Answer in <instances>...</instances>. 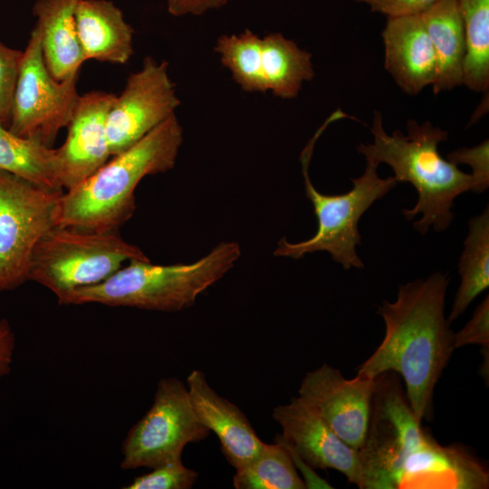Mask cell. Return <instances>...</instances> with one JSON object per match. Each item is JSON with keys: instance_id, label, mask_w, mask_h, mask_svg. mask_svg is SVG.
<instances>
[{"instance_id": "cell-1", "label": "cell", "mask_w": 489, "mask_h": 489, "mask_svg": "<svg viewBox=\"0 0 489 489\" xmlns=\"http://www.w3.org/2000/svg\"><path fill=\"white\" fill-rule=\"evenodd\" d=\"M358 454L362 489H481L489 483L484 465L468 450L443 446L427 433L391 371L376 378Z\"/></svg>"}, {"instance_id": "cell-2", "label": "cell", "mask_w": 489, "mask_h": 489, "mask_svg": "<svg viewBox=\"0 0 489 489\" xmlns=\"http://www.w3.org/2000/svg\"><path fill=\"white\" fill-rule=\"evenodd\" d=\"M448 273L401 284L394 302L383 301L377 312L385 335L359 367V375L376 379L384 372L402 377L406 396L417 421L430 419L436 385L455 350L445 316Z\"/></svg>"}, {"instance_id": "cell-3", "label": "cell", "mask_w": 489, "mask_h": 489, "mask_svg": "<svg viewBox=\"0 0 489 489\" xmlns=\"http://www.w3.org/2000/svg\"><path fill=\"white\" fill-rule=\"evenodd\" d=\"M182 139V128L174 114L84 181L63 191L56 226L119 231L136 210L139 183L146 176L172 169Z\"/></svg>"}, {"instance_id": "cell-4", "label": "cell", "mask_w": 489, "mask_h": 489, "mask_svg": "<svg viewBox=\"0 0 489 489\" xmlns=\"http://www.w3.org/2000/svg\"><path fill=\"white\" fill-rule=\"evenodd\" d=\"M407 134L398 129L388 134L381 114L375 111L370 129L374 141L360 143L357 151L378 164L388 165L397 182H408L416 188L417 204L402 213L408 220L422 215L413 222L417 231L422 235L430 227L445 231L453 219L455 199L472 189V176L440 155L438 145L447 139L446 130L427 120L419 125L414 120L407 122Z\"/></svg>"}, {"instance_id": "cell-5", "label": "cell", "mask_w": 489, "mask_h": 489, "mask_svg": "<svg viewBox=\"0 0 489 489\" xmlns=\"http://www.w3.org/2000/svg\"><path fill=\"white\" fill-rule=\"evenodd\" d=\"M240 255L236 242H223L187 264L158 265L131 260L103 282L72 291L61 305L98 303L147 311H182L221 279Z\"/></svg>"}, {"instance_id": "cell-6", "label": "cell", "mask_w": 489, "mask_h": 489, "mask_svg": "<svg viewBox=\"0 0 489 489\" xmlns=\"http://www.w3.org/2000/svg\"><path fill=\"white\" fill-rule=\"evenodd\" d=\"M337 120L338 115L334 112L326 119L300 158L306 197L313 206L318 221L317 231L311 238L299 243H290L283 237L273 254L300 259L306 254L327 252L345 270L351 267L361 269L364 264L356 250L357 245L361 244L359 220L375 201L388 194L398 182L394 177H380L378 174L379 164L370 158H365V170L359 177L351 178L352 187L350 191L340 195H325L314 187L308 173L314 144L327 126Z\"/></svg>"}, {"instance_id": "cell-7", "label": "cell", "mask_w": 489, "mask_h": 489, "mask_svg": "<svg viewBox=\"0 0 489 489\" xmlns=\"http://www.w3.org/2000/svg\"><path fill=\"white\" fill-rule=\"evenodd\" d=\"M131 260L149 261L119 231L54 226L35 245L28 279L50 290L61 304L72 291L103 282Z\"/></svg>"}, {"instance_id": "cell-8", "label": "cell", "mask_w": 489, "mask_h": 489, "mask_svg": "<svg viewBox=\"0 0 489 489\" xmlns=\"http://www.w3.org/2000/svg\"><path fill=\"white\" fill-rule=\"evenodd\" d=\"M62 192L0 169V293L29 281L34 249L56 226Z\"/></svg>"}, {"instance_id": "cell-9", "label": "cell", "mask_w": 489, "mask_h": 489, "mask_svg": "<svg viewBox=\"0 0 489 489\" xmlns=\"http://www.w3.org/2000/svg\"><path fill=\"white\" fill-rule=\"evenodd\" d=\"M209 434L195 413L187 385L177 378H163L150 408L122 443L120 467L151 469L182 459L187 444L202 441Z\"/></svg>"}, {"instance_id": "cell-10", "label": "cell", "mask_w": 489, "mask_h": 489, "mask_svg": "<svg viewBox=\"0 0 489 489\" xmlns=\"http://www.w3.org/2000/svg\"><path fill=\"white\" fill-rule=\"evenodd\" d=\"M78 75L57 81L50 74L39 33L34 27L23 52L7 129L18 137L53 148L80 99Z\"/></svg>"}, {"instance_id": "cell-11", "label": "cell", "mask_w": 489, "mask_h": 489, "mask_svg": "<svg viewBox=\"0 0 489 489\" xmlns=\"http://www.w3.org/2000/svg\"><path fill=\"white\" fill-rule=\"evenodd\" d=\"M166 61L147 56L139 71L129 75L107 117L111 157L133 146L170 116L180 104Z\"/></svg>"}, {"instance_id": "cell-12", "label": "cell", "mask_w": 489, "mask_h": 489, "mask_svg": "<svg viewBox=\"0 0 489 489\" xmlns=\"http://www.w3.org/2000/svg\"><path fill=\"white\" fill-rule=\"evenodd\" d=\"M376 379L357 374L346 379L323 363L303 377L299 398L346 444L357 451L368 429Z\"/></svg>"}, {"instance_id": "cell-13", "label": "cell", "mask_w": 489, "mask_h": 489, "mask_svg": "<svg viewBox=\"0 0 489 489\" xmlns=\"http://www.w3.org/2000/svg\"><path fill=\"white\" fill-rule=\"evenodd\" d=\"M273 418L281 426L279 442L292 457L312 469H334L361 488L358 451L346 444L299 397L273 408Z\"/></svg>"}, {"instance_id": "cell-14", "label": "cell", "mask_w": 489, "mask_h": 489, "mask_svg": "<svg viewBox=\"0 0 489 489\" xmlns=\"http://www.w3.org/2000/svg\"><path fill=\"white\" fill-rule=\"evenodd\" d=\"M115 99V94L103 91L80 96L66 127V139L56 149L58 180L63 191L84 181L111 157L106 125Z\"/></svg>"}, {"instance_id": "cell-15", "label": "cell", "mask_w": 489, "mask_h": 489, "mask_svg": "<svg viewBox=\"0 0 489 489\" xmlns=\"http://www.w3.org/2000/svg\"><path fill=\"white\" fill-rule=\"evenodd\" d=\"M186 385L197 418L216 435L228 463L237 470L254 460L264 442L244 412L218 395L201 370L193 369L187 377Z\"/></svg>"}, {"instance_id": "cell-16", "label": "cell", "mask_w": 489, "mask_h": 489, "mask_svg": "<svg viewBox=\"0 0 489 489\" xmlns=\"http://www.w3.org/2000/svg\"><path fill=\"white\" fill-rule=\"evenodd\" d=\"M381 35L384 67L397 85L408 95L432 86L436 62L421 14L388 17Z\"/></svg>"}, {"instance_id": "cell-17", "label": "cell", "mask_w": 489, "mask_h": 489, "mask_svg": "<svg viewBox=\"0 0 489 489\" xmlns=\"http://www.w3.org/2000/svg\"><path fill=\"white\" fill-rule=\"evenodd\" d=\"M74 16L85 61L115 64L129 61L134 30L112 1L80 0Z\"/></svg>"}, {"instance_id": "cell-18", "label": "cell", "mask_w": 489, "mask_h": 489, "mask_svg": "<svg viewBox=\"0 0 489 489\" xmlns=\"http://www.w3.org/2000/svg\"><path fill=\"white\" fill-rule=\"evenodd\" d=\"M79 1L36 0L32 8L44 63L57 81L79 74L81 66L86 62L74 16Z\"/></svg>"}, {"instance_id": "cell-19", "label": "cell", "mask_w": 489, "mask_h": 489, "mask_svg": "<svg viewBox=\"0 0 489 489\" xmlns=\"http://www.w3.org/2000/svg\"><path fill=\"white\" fill-rule=\"evenodd\" d=\"M436 62L434 94L463 84L465 38L457 0H439L420 14Z\"/></svg>"}, {"instance_id": "cell-20", "label": "cell", "mask_w": 489, "mask_h": 489, "mask_svg": "<svg viewBox=\"0 0 489 489\" xmlns=\"http://www.w3.org/2000/svg\"><path fill=\"white\" fill-rule=\"evenodd\" d=\"M260 69L266 91L282 99L296 98L314 76L312 54L279 33L262 38Z\"/></svg>"}, {"instance_id": "cell-21", "label": "cell", "mask_w": 489, "mask_h": 489, "mask_svg": "<svg viewBox=\"0 0 489 489\" xmlns=\"http://www.w3.org/2000/svg\"><path fill=\"white\" fill-rule=\"evenodd\" d=\"M469 231L459 259V288L447 318L458 319L473 301L489 287V209L488 206L468 223Z\"/></svg>"}, {"instance_id": "cell-22", "label": "cell", "mask_w": 489, "mask_h": 489, "mask_svg": "<svg viewBox=\"0 0 489 489\" xmlns=\"http://www.w3.org/2000/svg\"><path fill=\"white\" fill-rule=\"evenodd\" d=\"M56 149L18 137L0 123V169L42 187L63 191L58 174Z\"/></svg>"}, {"instance_id": "cell-23", "label": "cell", "mask_w": 489, "mask_h": 489, "mask_svg": "<svg viewBox=\"0 0 489 489\" xmlns=\"http://www.w3.org/2000/svg\"><path fill=\"white\" fill-rule=\"evenodd\" d=\"M465 38L463 84L475 92L489 90V0H457Z\"/></svg>"}, {"instance_id": "cell-24", "label": "cell", "mask_w": 489, "mask_h": 489, "mask_svg": "<svg viewBox=\"0 0 489 489\" xmlns=\"http://www.w3.org/2000/svg\"><path fill=\"white\" fill-rule=\"evenodd\" d=\"M236 489H304L294 459L279 441L265 444L257 457L237 469L233 478Z\"/></svg>"}, {"instance_id": "cell-25", "label": "cell", "mask_w": 489, "mask_h": 489, "mask_svg": "<svg viewBox=\"0 0 489 489\" xmlns=\"http://www.w3.org/2000/svg\"><path fill=\"white\" fill-rule=\"evenodd\" d=\"M262 38L246 29L240 34L222 35L215 51L222 64L232 73L234 80L248 92H265L260 69Z\"/></svg>"}, {"instance_id": "cell-26", "label": "cell", "mask_w": 489, "mask_h": 489, "mask_svg": "<svg viewBox=\"0 0 489 489\" xmlns=\"http://www.w3.org/2000/svg\"><path fill=\"white\" fill-rule=\"evenodd\" d=\"M198 474L184 465L182 459L171 461L137 476L125 489H189Z\"/></svg>"}, {"instance_id": "cell-27", "label": "cell", "mask_w": 489, "mask_h": 489, "mask_svg": "<svg viewBox=\"0 0 489 489\" xmlns=\"http://www.w3.org/2000/svg\"><path fill=\"white\" fill-rule=\"evenodd\" d=\"M23 51L0 42V123L7 128Z\"/></svg>"}, {"instance_id": "cell-28", "label": "cell", "mask_w": 489, "mask_h": 489, "mask_svg": "<svg viewBox=\"0 0 489 489\" xmlns=\"http://www.w3.org/2000/svg\"><path fill=\"white\" fill-rule=\"evenodd\" d=\"M446 159L458 166L465 164L472 168V191L481 194L489 187V142L467 148H460L448 153Z\"/></svg>"}, {"instance_id": "cell-29", "label": "cell", "mask_w": 489, "mask_h": 489, "mask_svg": "<svg viewBox=\"0 0 489 489\" xmlns=\"http://www.w3.org/2000/svg\"><path fill=\"white\" fill-rule=\"evenodd\" d=\"M455 350L469 344H478L489 348V296L475 308L471 319L457 332H453Z\"/></svg>"}, {"instance_id": "cell-30", "label": "cell", "mask_w": 489, "mask_h": 489, "mask_svg": "<svg viewBox=\"0 0 489 489\" xmlns=\"http://www.w3.org/2000/svg\"><path fill=\"white\" fill-rule=\"evenodd\" d=\"M439 0H356L387 17L420 14Z\"/></svg>"}, {"instance_id": "cell-31", "label": "cell", "mask_w": 489, "mask_h": 489, "mask_svg": "<svg viewBox=\"0 0 489 489\" xmlns=\"http://www.w3.org/2000/svg\"><path fill=\"white\" fill-rule=\"evenodd\" d=\"M228 0H167L168 11L174 16L199 15L224 6Z\"/></svg>"}, {"instance_id": "cell-32", "label": "cell", "mask_w": 489, "mask_h": 489, "mask_svg": "<svg viewBox=\"0 0 489 489\" xmlns=\"http://www.w3.org/2000/svg\"><path fill=\"white\" fill-rule=\"evenodd\" d=\"M15 350V334L6 319H0V378L12 370Z\"/></svg>"}]
</instances>
